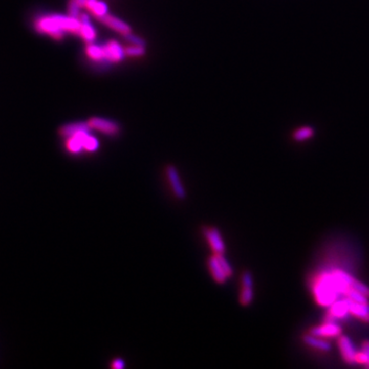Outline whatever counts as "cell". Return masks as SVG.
<instances>
[{
    "mask_svg": "<svg viewBox=\"0 0 369 369\" xmlns=\"http://www.w3.org/2000/svg\"><path fill=\"white\" fill-rule=\"evenodd\" d=\"M241 283L242 286H253V281H252V276L250 274V272L245 271L241 277Z\"/></svg>",
    "mask_w": 369,
    "mask_h": 369,
    "instance_id": "cb8c5ba5",
    "label": "cell"
},
{
    "mask_svg": "<svg viewBox=\"0 0 369 369\" xmlns=\"http://www.w3.org/2000/svg\"><path fill=\"white\" fill-rule=\"evenodd\" d=\"M328 314H330L332 317H334L336 320L343 318L349 313V307L345 298L332 302L327 311Z\"/></svg>",
    "mask_w": 369,
    "mask_h": 369,
    "instance_id": "9a60e30c",
    "label": "cell"
},
{
    "mask_svg": "<svg viewBox=\"0 0 369 369\" xmlns=\"http://www.w3.org/2000/svg\"><path fill=\"white\" fill-rule=\"evenodd\" d=\"M84 7L99 20L108 15V6L102 0H86Z\"/></svg>",
    "mask_w": 369,
    "mask_h": 369,
    "instance_id": "7c38bea8",
    "label": "cell"
},
{
    "mask_svg": "<svg viewBox=\"0 0 369 369\" xmlns=\"http://www.w3.org/2000/svg\"><path fill=\"white\" fill-rule=\"evenodd\" d=\"M81 7L82 6L77 2V0H70V3L68 5L69 16H71L73 18H79L81 15V13H80Z\"/></svg>",
    "mask_w": 369,
    "mask_h": 369,
    "instance_id": "44dd1931",
    "label": "cell"
},
{
    "mask_svg": "<svg viewBox=\"0 0 369 369\" xmlns=\"http://www.w3.org/2000/svg\"><path fill=\"white\" fill-rule=\"evenodd\" d=\"M103 48H104L105 62L118 63L121 62L126 56L125 50H123L122 46L117 41L111 40L108 44L104 45Z\"/></svg>",
    "mask_w": 369,
    "mask_h": 369,
    "instance_id": "5b68a950",
    "label": "cell"
},
{
    "mask_svg": "<svg viewBox=\"0 0 369 369\" xmlns=\"http://www.w3.org/2000/svg\"><path fill=\"white\" fill-rule=\"evenodd\" d=\"M253 298V291L252 286H242L240 292V303L242 306H248Z\"/></svg>",
    "mask_w": 369,
    "mask_h": 369,
    "instance_id": "d6986e66",
    "label": "cell"
},
{
    "mask_svg": "<svg viewBox=\"0 0 369 369\" xmlns=\"http://www.w3.org/2000/svg\"><path fill=\"white\" fill-rule=\"evenodd\" d=\"M204 234L206 236V239L213 250L214 254H224L225 252V243L223 241V238L221 236V233L215 228H209L205 229Z\"/></svg>",
    "mask_w": 369,
    "mask_h": 369,
    "instance_id": "52a82bcc",
    "label": "cell"
},
{
    "mask_svg": "<svg viewBox=\"0 0 369 369\" xmlns=\"http://www.w3.org/2000/svg\"><path fill=\"white\" fill-rule=\"evenodd\" d=\"M337 344H338V349H339L342 360L349 365H355L356 364V361H355L356 352H355L354 344H353L351 338L346 335L340 334L337 337Z\"/></svg>",
    "mask_w": 369,
    "mask_h": 369,
    "instance_id": "277c9868",
    "label": "cell"
},
{
    "mask_svg": "<svg viewBox=\"0 0 369 369\" xmlns=\"http://www.w3.org/2000/svg\"><path fill=\"white\" fill-rule=\"evenodd\" d=\"M166 176H167V179L169 181V184H170L176 196L180 199H184L186 197V192L182 185L180 176H179L176 167H173L171 165L167 166L166 167Z\"/></svg>",
    "mask_w": 369,
    "mask_h": 369,
    "instance_id": "9c48e42d",
    "label": "cell"
},
{
    "mask_svg": "<svg viewBox=\"0 0 369 369\" xmlns=\"http://www.w3.org/2000/svg\"><path fill=\"white\" fill-rule=\"evenodd\" d=\"M214 255L216 256V258H218V261H219L222 269H223L224 272L226 273V275H227L228 277H230V276L233 274V271H232L231 266H230L229 263L227 262V259L223 256V254H214Z\"/></svg>",
    "mask_w": 369,
    "mask_h": 369,
    "instance_id": "7402d4cb",
    "label": "cell"
},
{
    "mask_svg": "<svg viewBox=\"0 0 369 369\" xmlns=\"http://www.w3.org/2000/svg\"><path fill=\"white\" fill-rule=\"evenodd\" d=\"M82 143L83 149L89 152H95L99 149L100 143L94 136L91 135V132H81L75 135Z\"/></svg>",
    "mask_w": 369,
    "mask_h": 369,
    "instance_id": "5bb4252c",
    "label": "cell"
},
{
    "mask_svg": "<svg viewBox=\"0 0 369 369\" xmlns=\"http://www.w3.org/2000/svg\"><path fill=\"white\" fill-rule=\"evenodd\" d=\"M124 38H125V40H126L127 42H129L131 45H134V46H146V42H145V40H144L143 38H141V37L133 34L132 32L128 33V34H126V35H124Z\"/></svg>",
    "mask_w": 369,
    "mask_h": 369,
    "instance_id": "603a6c76",
    "label": "cell"
},
{
    "mask_svg": "<svg viewBox=\"0 0 369 369\" xmlns=\"http://www.w3.org/2000/svg\"><path fill=\"white\" fill-rule=\"evenodd\" d=\"M301 340L305 344H307L310 348H313L317 351H321V352H330L331 351V344L324 340L322 337H318L315 336L311 333H306L301 336Z\"/></svg>",
    "mask_w": 369,
    "mask_h": 369,
    "instance_id": "30bf717a",
    "label": "cell"
},
{
    "mask_svg": "<svg viewBox=\"0 0 369 369\" xmlns=\"http://www.w3.org/2000/svg\"><path fill=\"white\" fill-rule=\"evenodd\" d=\"M309 333L318 336V337H338L342 329L337 323H331V322H324L321 325H317L314 327H311L308 331Z\"/></svg>",
    "mask_w": 369,
    "mask_h": 369,
    "instance_id": "7a4b0ae2",
    "label": "cell"
},
{
    "mask_svg": "<svg viewBox=\"0 0 369 369\" xmlns=\"http://www.w3.org/2000/svg\"><path fill=\"white\" fill-rule=\"evenodd\" d=\"M125 366L124 364V361L123 360H120V359H117V360H114V362L112 363V367L113 368H116V369H121Z\"/></svg>",
    "mask_w": 369,
    "mask_h": 369,
    "instance_id": "484cf974",
    "label": "cell"
},
{
    "mask_svg": "<svg viewBox=\"0 0 369 369\" xmlns=\"http://www.w3.org/2000/svg\"><path fill=\"white\" fill-rule=\"evenodd\" d=\"M361 351L366 355L367 360H368V363H367V365L365 367L369 368V339L363 340L362 345H361Z\"/></svg>",
    "mask_w": 369,
    "mask_h": 369,
    "instance_id": "d4e9b609",
    "label": "cell"
},
{
    "mask_svg": "<svg viewBox=\"0 0 369 369\" xmlns=\"http://www.w3.org/2000/svg\"><path fill=\"white\" fill-rule=\"evenodd\" d=\"M92 128L89 124V122H75L66 124L60 129V135L64 137L65 139L73 137L81 132H91Z\"/></svg>",
    "mask_w": 369,
    "mask_h": 369,
    "instance_id": "8fae6325",
    "label": "cell"
},
{
    "mask_svg": "<svg viewBox=\"0 0 369 369\" xmlns=\"http://www.w3.org/2000/svg\"><path fill=\"white\" fill-rule=\"evenodd\" d=\"M77 2L82 6V7H84V5H85V2H86V0H77Z\"/></svg>",
    "mask_w": 369,
    "mask_h": 369,
    "instance_id": "4316f807",
    "label": "cell"
},
{
    "mask_svg": "<svg viewBox=\"0 0 369 369\" xmlns=\"http://www.w3.org/2000/svg\"><path fill=\"white\" fill-rule=\"evenodd\" d=\"M66 147H67L68 151L71 152V153H73V154H78V153H80L82 150H84L81 141H80L76 136L67 138Z\"/></svg>",
    "mask_w": 369,
    "mask_h": 369,
    "instance_id": "ac0fdd59",
    "label": "cell"
},
{
    "mask_svg": "<svg viewBox=\"0 0 369 369\" xmlns=\"http://www.w3.org/2000/svg\"><path fill=\"white\" fill-rule=\"evenodd\" d=\"M100 21L107 27H109L110 29L116 31L117 33L121 34V35H126L128 33L132 32V28L129 27V25L127 23H125L124 21L111 16V15H106L105 17H103L102 19H100Z\"/></svg>",
    "mask_w": 369,
    "mask_h": 369,
    "instance_id": "ba28073f",
    "label": "cell"
},
{
    "mask_svg": "<svg viewBox=\"0 0 369 369\" xmlns=\"http://www.w3.org/2000/svg\"><path fill=\"white\" fill-rule=\"evenodd\" d=\"M81 22L79 18L64 15H51L40 17L35 21V29L40 34H47L51 37L62 40L65 33L79 34Z\"/></svg>",
    "mask_w": 369,
    "mask_h": 369,
    "instance_id": "6da1fadb",
    "label": "cell"
},
{
    "mask_svg": "<svg viewBox=\"0 0 369 369\" xmlns=\"http://www.w3.org/2000/svg\"><path fill=\"white\" fill-rule=\"evenodd\" d=\"M315 136V128L312 126H301L292 133V139L295 142H305Z\"/></svg>",
    "mask_w": 369,
    "mask_h": 369,
    "instance_id": "e0dca14e",
    "label": "cell"
},
{
    "mask_svg": "<svg viewBox=\"0 0 369 369\" xmlns=\"http://www.w3.org/2000/svg\"><path fill=\"white\" fill-rule=\"evenodd\" d=\"M89 124L92 129L101 132L103 134L109 136H115L119 133V125L110 119L101 118V117H93L89 121Z\"/></svg>",
    "mask_w": 369,
    "mask_h": 369,
    "instance_id": "3957f363",
    "label": "cell"
},
{
    "mask_svg": "<svg viewBox=\"0 0 369 369\" xmlns=\"http://www.w3.org/2000/svg\"><path fill=\"white\" fill-rule=\"evenodd\" d=\"M126 56L129 57H143L146 54V46H129L125 50Z\"/></svg>",
    "mask_w": 369,
    "mask_h": 369,
    "instance_id": "ffe728a7",
    "label": "cell"
},
{
    "mask_svg": "<svg viewBox=\"0 0 369 369\" xmlns=\"http://www.w3.org/2000/svg\"><path fill=\"white\" fill-rule=\"evenodd\" d=\"M86 55L90 59H92L96 62H105L103 46H99L94 42L90 44L86 47Z\"/></svg>",
    "mask_w": 369,
    "mask_h": 369,
    "instance_id": "2e32d148",
    "label": "cell"
},
{
    "mask_svg": "<svg viewBox=\"0 0 369 369\" xmlns=\"http://www.w3.org/2000/svg\"><path fill=\"white\" fill-rule=\"evenodd\" d=\"M79 20L81 22V28H80L78 35L88 44L95 42V40L97 38V32H96L95 27L92 24L91 17L86 14H82L79 17Z\"/></svg>",
    "mask_w": 369,
    "mask_h": 369,
    "instance_id": "8992f818",
    "label": "cell"
},
{
    "mask_svg": "<svg viewBox=\"0 0 369 369\" xmlns=\"http://www.w3.org/2000/svg\"><path fill=\"white\" fill-rule=\"evenodd\" d=\"M208 268H209V271L213 277V279L218 282V283H225L228 276L226 275V273L224 272V270L222 269L218 258L215 255H212L209 257L208 259Z\"/></svg>",
    "mask_w": 369,
    "mask_h": 369,
    "instance_id": "4fadbf2b",
    "label": "cell"
}]
</instances>
